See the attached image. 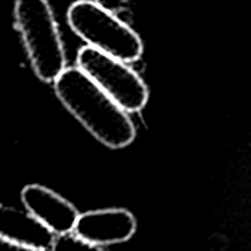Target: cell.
<instances>
[{
    "label": "cell",
    "instance_id": "obj_4",
    "mask_svg": "<svg viewBox=\"0 0 251 251\" xmlns=\"http://www.w3.org/2000/svg\"><path fill=\"white\" fill-rule=\"evenodd\" d=\"M77 67L126 112H139L148 103V86L127 62L86 46L78 50Z\"/></svg>",
    "mask_w": 251,
    "mask_h": 251
},
{
    "label": "cell",
    "instance_id": "obj_8",
    "mask_svg": "<svg viewBox=\"0 0 251 251\" xmlns=\"http://www.w3.org/2000/svg\"><path fill=\"white\" fill-rule=\"evenodd\" d=\"M50 250L52 251H105L103 248H100V245H95L87 241H83L73 232L64 235H55Z\"/></svg>",
    "mask_w": 251,
    "mask_h": 251
},
{
    "label": "cell",
    "instance_id": "obj_7",
    "mask_svg": "<svg viewBox=\"0 0 251 251\" xmlns=\"http://www.w3.org/2000/svg\"><path fill=\"white\" fill-rule=\"evenodd\" d=\"M0 236L42 250H49L55 239V233L36 220L28 211L3 204H0Z\"/></svg>",
    "mask_w": 251,
    "mask_h": 251
},
{
    "label": "cell",
    "instance_id": "obj_3",
    "mask_svg": "<svg viewBox=\"0 0 251 251\" xmlns=\"http://www.w3.org/2000/svg\"><path fill=\"white\" fill-rule=\"evenodd\" d=\"M71 30L89 46L124 62H135L144 53L139 34L114 12L93 0H77L67 12Z\"/></svg>",
    "mask_w": 251,
    "mask_h": 251
},
{
    "label": "cell",
    "instance_id": "obj_2",
    "mask_svg": "<svg viewBox=\"0 0 251 251\" xmlns=\"http://www.w3.org/2000/svg\"><path fill=\"white\" fill-rule=\"evenodd\" d=\"M14 17L36 75L46 83L55 81L65 70L67 56L49 2L17 0Z\"/></svg>",
    "mask_w": 251,
    "mask_h": 251
},
{
    "label": "cell",
    "instance_id": "obj_5",
    "mask_svg": "<svg viewBox=\"0 0 251 251\" xmlns=\"http://www.w3.org/2000/svg\"><path fill=\"white\" fill-rule=\"evenodd\" d=\"M136 227V219L129 210L103 208L78 214L73 233L83 241L105 247L129 241Z\"/></svg>",
    "mask_w": 251,
    "mask_h": 251
},
{
    "label": "cell",
    "instance_id": "obj_6",
    "mask_svg": "<svg viewBox=\"0 0 251 251\" xmlns=\"http://www.w3.org/2000/svg\"><path fill=\"white\" fill-rule=\"evenodd\" d=\"M21 201L36 220L55 235L71 233L78 219V210L55 191L33 183L21 191Z\"/></svg>",
    "mask_w": 251,
    "mask_h": 251
},
{
    "label": "cell",
    "instance_id": "obj_1",
    "mask_svg": "<svg viewBox=\"0 0 251 251\" xmlns=\"http://www.w3.org/2000/svg\"><path fill=\"white\" fill-rule=\"evenodd\" d=\"M53 86L67 111L102 145L120 150L135 141L136 127L129 112L111 99L78 67H65Z\"/></svg>",
    "mask_w": 251,
    "mask_h": 251
},
{
    "label": "cell",
    "instance_id": "obj_10",
    "mask_svg": "<svg viewBox=\"0 0 251 251\" xmlns=\"http://www.w3.org/2000/svg\"><path fill=\"white\" fill-rule=\"evenodd\" d=\"M93 2L115 14V12H118V11H121L124 8V5L127 3V0H93Z\"/></svg>",
    "mask_w": 251,
    "mask_h": 251
},
{
    "label": "cell",
    "instance_id": "obj_9",
    "mask_svg": "<svg viewBox=\"0 0 251 251\" xmlns=\"http://www.w3.org/2000/svg\"><path fill=\"white\" fill-rule=\"evenodd\" d=\"M0 251H48V250L36 248V247L23 244L20 241L11 239V238L0 236Z\"/></svg>",
    "mask_w": 251,
    "mask_h": 251
}]
</instances>
